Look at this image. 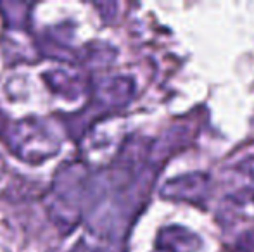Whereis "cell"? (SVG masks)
I'll return each mask as SVG.
<instances>
[]
</instances>
